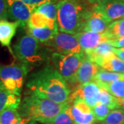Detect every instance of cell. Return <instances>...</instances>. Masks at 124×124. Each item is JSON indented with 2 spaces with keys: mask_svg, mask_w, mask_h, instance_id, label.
<instances>
[{
  "mask_svg": "<svg viewBox=\"0 0 124 124\" xmlns=\"http://www.w3.org/2000/svg\"><path fill=\"white\" fill-rule=\"evenodd\" d=\"M100 68L101 67L98 64L85 54L84 59L76 75L75 86L77 88L79 85L93 82Z\"/></svg>",
  "mask_w": 124,
  "mask_h": 124,
  "instance_id": "8fae6325",
  "label": "cell"
},
{
  "mask_svg": "<svg viewBox=\"0 0 124 124\" xmlns=\"http://www.w3.org/2000/svg\"><path fill=\"white\" fill-rule=\"evenodd\" d=\"M59 31L58 28H32L27 27V34L35 37L39 42L44 44L51 40Z\"/></svg>",
  "mask_w": 124,
  "mask_h": 124,
  "instance_id": "ffe728a7",
  "label": "cell"
},
{
  "mask_svg": "<svg viewBox=\"0 0 124 124\" xmlns=\"http://www.w3.org/2000/svg\"><path fill=\"white\" fill-rule=\"evenodd\" d=\"M26 88L28 92L26 94L48 99L60 104L68 101L71 94L68 84L53 65L32 72L28 79Z\"/></svg>",
  "mask_w": 124,
  "mask_h": 124,
  "instance_id": "6da1fadb",
  "label": "cell"
},
{
  "mask_svg": "<svg viewBox=\"0 0 124 124\" xmlns=\"http://www.w3.org/2000/svg\"><path fill=\"white\" fill-rule=\"evenodd\" d=\"M19 26H20L19 23L17 22H9L8 20L0 21V44L2 46L8 48L13 56H14L13 49L10 48L11 41Z\"/></svg>",
  "mask_w": 124,
  "mask_h": 124,
  "instance_id": "5bb4252c",
  "label": "cell"
},
{
  "mask_svg": "<svg viewBox=\"0 0 124 124\" xmlns=\"http://www.w3.org/2000/svg\"><path fill=\"white\" fill-rule=\"evenodd\" d=\"M30 121H31V119L28 118H22L20 121H19L18 122L14 124H27Z\"/></svg>",
  "mask_w": 124,
  "mask_h": 124,
  "instance_id": "e575fe53",
  "label": "cell"
},
{
  "mask_svg": "<svg viewBox=\"0 0 124 124\" xmlns=\"http://www.w3.org/2000/svg\"><path fill=\"white\" fill-rule=\"evenodd\" d=\"M31 69V66L26 63L13 62L1 68L0 82L6 90L21 96L23 85Z\"/></svg>",
  "mask_w": 124,
  "mask_h": 124,
  "instance_id": "5b68a950",
  "label": "cell"
},
{
  "mask_svg": "<svg viewBox=\"0 0 124 124\" xmlns=\"http://www.w3.org/2000/svg\"><path fill=\"white\" fill-rule=\"evenodd\" d=\"M8 17L17 22L22 27H26L35 8L25 4L22 0H7Z\"/></svg>",
  "mask_w": 124,
  "mask_h": 124,
  "instance_id": "ba28073f",
  "label": "cell"
},
{
  "mask_svg": "<svg viewBox=\"0 0 124 124\" xmlns=\"http://www.w3.org/2000/svg\"><path fill=\"white\" fill-rule=\"evenodd\" d=\"M98 65L108 71L124 73V61L118 57L115 53L103 59Z\"/></svg>",
  "mask_w": 124,
  "mask_h": 124,
  "instance_id": "ac0fdd59",
  "label": "cell"
},
{
  "mask_svg": "<svg viewBox=\"0 0 124 124\" xmlns=\"http://www.w3.org/2000/svg\"><path fill=\"white\" fill-rule=\"evenodd\" d=\"M122 79H124V73L110 72L100 68L97 75L95 76L93 82L96 83L99 87L103 88L115 81Z\"/></svg>",
  "mask_w": 124,
  "mask_h": 124,
  "instance_id": "d6986e66",
  "label": "cell"
},
{
  "mask_svg": "<svg viewBox=\"0 0 124 124\" xmlns=\"http://www.w3.org/2000/svg\"><path fill=\"white\" fill-rule=\"evenodd\" d=\"M110 23V22L104 15L94 8V6L86 19L84 31L104 33Z\"/></svg>",
  "mask_w": 124,
  "mask_h": 124,
  "instance_id": "7c38bea8",
  "label": "cell"
},
{
  "mask_svg": "<svg viewBox=\"0 0 124 124\" xmlns=\"http://www.w3.org/2000/svg\"><path fill=\"white\" fill-rule=\"evenodd\" d=\"M103 88L106 89L116 98L124 97V79L115 81L112 83L105 85Z\"/></svg>",
  "mask_w": 124,
  "mask_h": 124,
  "instance_id": "4316f807",
  "label": "cell"
},
{
  "mask_svg": "<svg viewBox=\"0 0 124 124\" xmlns=\"http://www.w3.org/2000/svg\"><path fill=\"white\" fill-rule=\"evenodd\" d=\"M21 102V96H18L6 90L0 82V114L8 108L18 110Z\"/></svg>",
  "mask_w": 124,
  "mask_h": 124,
  "instance_id": "9a60e30c",
  "label": "cell"
},
{
  "mask_svg": "<svg viewBox=\"0 0 124 124\" xmlns=\"http://www.w3.org/2000/svg\"><path fill=\"white\" fill-rule=\"evenodd\" d=\"M71 114L75 124H95L97 122L93 112L90 114L81 112L73 106L72 104L71 106Z\"/></svg>",
  "mask_w": 124,
  "mask_h": 124,
  "instance_id": "7402d4cb",
  "label": "cell"
},
{
  "mask_svg": "<svg viewBox=\"0 0 124 124\" xmlns=\"http://www.w3.org/2000/svg\"><path fill=\"white\" fill-rule=\"evenodd\" d=\"M56 1H61V0H54V1H55V2H56Z\"/></svg>",
  "mask_w": 124,
  "mask_h": 124,
  "instance_id": "74e56055",
  "label": "cell"
},
{
  "mask_svg": "<svg viewBox=\"0 0 124 124\" xmlns=\"http://www.w3.org/2000/svg\"><path fill=\"white\" fill-rule=\"evenodd\" d=\"M106 33L110 40L116 39L124 37V18L111 22Z\"/></svg>",
  "mask_w": 124,
  "mask_h": 124,
  "instance_id": "44dd1931",
  "label": "cell"
},
{
  "mask_svg": "<svg viewBox=\"0 0 124 124\" xmlns=\"http://www.w3.org/2000/svg\"><path fill=\"white\" fill-rule=\"evenodd\" d=\"M8 17L7 0H0V21L6 20Z\"/></svg>",
  "mask_w": 124,
  "mask_h": 124,
  "instance_id": "f546056e",
  "label": "cell"
},
{
  "mask_svg": "<svg viewBox=\"0 0 124 124\" xmlns=\"http://www.w3.org/2000/svg\"><path fill=\"white\" fill-rule=\"evenodd\" d=\"M72 103L69 102L68 104L63 108V110L59 112L50 124H75L72 119L71 114V106Z\"/></svg>",
  "mask_w": 124,
  "mask_h": 124,
  "instance_id": "d4e9b609",
  "label": "cell"
},
{
  "mask_svg": "<svg viewBox=\"0 0 124 124\" xmlns=\"http://www.w3.org/2000/svg\"><path fill=\"white\" fill-rule=\"evenodd\" d=\"M101 123V124H124V110L120 108L112 110L106 118Z\"/></svg>",
  "mask_w": 124,
  "mask_h": 124,
  "instance_id": "83f0119b",
  "label": "cell"
},
{
  "mask_svg": "<svg viewBox=\"0 0 124 124\" xmlns=\"http://www.w3.org/2000/svg\"><path fill=\"white\" fill-rule=\"evenodd\" d=\"M27 124H38V123L35 121H33V120H31Z\"/></svg>",
  "mask_w": 124,
  "mask_h": 124,
  "instance_id": "8d00e7d4",
  "label": "cell"
},
{
  "mask_svg": "<svg viewBox=\"0 0 124 124\" xmlns=\"http://www.w3.org/2000/svg\"><path fill=\"white\" fill-rule=\"evenodd\" d=\"M35 13H41L57 22V5L55 2H47L40 5L35 10Z\"/></svg>",
  "mask_w": 124,
  "mask_h": 124,
  "instance_id": "603a6c76",
  "label": "cell"
},
{
  "mask_svg": "<svg viewBox=\"0 0 124 124\" xmlns=\"http://www.w3.org/2000/svg\"><path fill=\"white\" fill-rule=\"evenodd\" d=\"M23 2H24L25 4L31 6L32 7L37 8L40 5L43 4L44 3L47 2H55L54 0H22Z\"/></svg>",
  "mask_w": 124,
  "mask_h": 124,
  "instance_id": "4dcf8cb0",
  "label": "cell"
},
{
  "mask_svg": "<svg viewBox=\"0 0 124 124\" xmlns=\"http://www.w3.org/2000/svg\"><path fill=\"white\" fill-rule=\"evenodd\" d=\"M85 54L60 53L52 52L49 59L56 70L61 74L68 84L75 85V77Z\"/></svg>",
  "mask_w": 124,
  "mask_h": 124,
  "instance_id": "8992f818",
  "label": "cell"
},
{
  "mask_svg": "<svg viewBox=\"0 0 124 124\" xmlns=\"http://www.w3.org/2000/svg\"><path fill=\"white\" fill-rule=\"evenodd\" d=\"M121 1H122L123 2H124V0H121Z\"/></svg>",
  "mask_w": 124,
  "mask_h": 124,
  "instance_id": "f35d334b",
  "label": "cell"
},
{
  "mask_svg": "<svg viewBox=\"0 0 124 124\" xmlns=\"http://www.w3.org/2000/svg\"></svg>",
  "mask_w": 124,
  "mask_h": 124,
  "instance_id": "ab89813d",
  "label": "cell"
},
{
  "mask_svg": "<svg viewBox=\"0 0 124 124\" xmlns=\"http://www.w3.org/2000/svg\"><path fill=\"white\" fill-rule=\"evenodd\" d=\"M28 28H58L57 22L47 17L44 15L34 12L31 15L28 22Z\"/></svg>",
  "mask_w": 124,
  "mask_h": 124,
  "instance_id": "e0dca14e",
  "label": "cell"
},
{
  "mask_svg": "<svg viewBox=\"0 0 124 124\" xmlns=\"http://www.w3.org/2000/svg\"><path fill=\"white\" fill-rule=\"evenodd\" d=\"M94 8L110 22L124 18V2L121 0H102Z\"/></svg>",
  "mask_w": 124,
  "mask_h": 124,
  "instance_id": "30bf717a",
  "label": "cell"
},
{
  "mask_svg": "<svg viewBox=\"0 0 124 124\" xmlns=\"http://www.w3.org/2000/svg\"><path fill=\"white\" fill-rule=\"evenodd\" d=\"M99 95L100 87L94 82H90L75 88V91L71 93L68 101L72 103L77 99H81L93 108L99 102Z\"/></svg>",
  "mask_w": 124,
  "mask_h": 124,
  "instance_id": "9c48e42d",
  "label": "cell"
},
{
  "mask_svg": "<svg viewBox=\"0 0 124 124\" xmlns=\"http://www.w3.org/2000/svg\"><path fill=\"white\" fill-rule=\"evenodd\" d=\"M57 5L59 31L72 35L83 32L86 19L94 6H90L85 0H61Z\"/></svg>",
  "mask_w": 124,
  "mask_h": 124,
  "instance_id": "7a4b0ae2",
  "label": "cell"
},
{
  "mask_svg": "<svg viewBox=\"0 0 124 124\" xmlns=\"http://www.w3.org/2000/svg\"><path fill=\"white\" fill-rule=\"evenodd\" d=\"M114 48H120L124 47V37L116 39H110L108 41Z\"/></svg>",
  "mask_w": 124,
  "mask_h": 124,
  "instance_id": "1f68e13d",
  "label": "cell"
},
{
  "mask_svg": "<svg viewBox=\"0 0 124 124\" xmlns=\"http://www.w3.org/2000/svg\"><path fill=\"white\" fill-rule=\"evenodd\" d=\"M114 53L115 54V55H116L118 57L124 61V48H115Z\"/></svg>",
  "mask_w": 124,
  "mask_h": 124,
  "instance_id": "d6a6232c",
  "label": "cell"
},
{
  "mask_svg": "<svg viewBox=\"0 0 124 124\" xmlns=\"http://www.w3.org/2000/svg\"><path fill=\"white\" fill-rule=\"evenodd\" d=\"M99 102L106 105L110 108V110H115L119 108L118 99L114 97L112 94L109 93L106 89L100 87V95Z\"/></svg>",
  "mask_w": 124,
  "mask_h": 124,
  "instance_id": "484cf974",
  "label": "cell"
},
{
  "mask_svg": "<svg viewBox=\"0 0 124 124\" xmlns=\"http://www.w3.org/2000/svg\"><path fill=\"white\" fill-rule=\"evenodd\" d=\"M68 103L60 104L48 99L26 94L18 110L22 118H28L42 124H50Z\"/></svg>",
  "mask_w": 124,
  "mask_h": 124,
  "instance_id": "3957f363",
  "label": "cell"
},
{
  "mask_svg": "<svg viewBox=\"0 0 124 124\" xmlns=\"http://www.w3.org/2000/svg\"><path fill=\"white\" fill-rule=\"evenodd\" d=\"M87 3H88L90 5L92 6H95V5L98 4L99 3H100L102 0H85Z\"/></svg>",
  "mask_w": 124,
  "mask_h": 124,
  "instance_id": "836d02e7",
  "label": "cell"
},
{
  "mask_svg": "<svg viewBox=\"0 0 124 124\" xmlns=\"http://www.w3.org/2000/svg\"><path fill=\"white\" fill-rule=\"evenodd\" d=\"M40 43L29 34L22 36L13 46V57L30 66L41 63L49 59V57Z\"/></svg>",
  "mask_w": 124,
  "mask_h": 124,
  "instance_id": "277c9868",
  "label": "cell"
},
{
  "mask_svg": "<svg viewBox=\"0 0 124 124\" xmlns=\"http://www.w3.org/2000/svg\"><path fill=\"white\" fill-rule=\"evenodd\" d=\"M118 103H119V108H121V109L124 110V97L118 99Z\"/></svg>",
  "mask_w": 124,
  "mask_h": 124,
  "instance_id": "d590c367",
  "label": "cell"
},
{
  "mask_svg": "<svg viewBox=\"0 0 124 124\" xmlns=\"http://www.w3.org/2000/svg\"><path fill=\"white\" fill-rule=\"evenodd\" d=\"M80 46L84 53H88L95 48L98 45L110 40L106 32L96 33L84 31L76 35Z\"/></svg>",
  "mask_w": 124,
  "mask_h": 124,
  "instance_id": "4fadbf2b",
  "label": "cell"
},
{
  "mask_svg": "<svg viewBox=\"0 0 124 124\" xmlns=\"http://www.w3.org/2000/svg\"><path fill=\"white\" fill-rule=\"evenodd\" d=\"M53 52L60 53L84 54L76 35L58 31L54 37L44 44Z\"/></svg>",
  "mask_w": 124,
  "mask_h": 124,
  "instance_id": "52a82bcc",
  "label": "cell"
},
{
  "mask_svg": "<svg viewBox=\"0 0 124 124\" xmlns=\"http://www.w3.org/2000/svg\"><path fill=\"white\" fill-rule=\"evenodd\" d=\"M22 119L19 110L15 108H8L0 114L1 124H14Z\"/></svg>",
  "mask_w": 124,
  "mask_h": 124,
  "instance_id": "cb8c5ba5",
  "label": "cell"
},
{
  "mask_svg": "<svg viewBox=\"0 0 124 124\" xmlns=\"http://www.w3.org/2000/svg\"><path fill=\"white\" fill-rule=\"evenodd\" d=\"M114 49L115 48L108 41H105L98 45L94 50L84 54L92 61L99 64L103 59L114 53Z\"/></svg>",
  "mask_w": 124,
  "mask_h": 124,
  "instance_id": "2e32d148",
  "label": "cell"
},
{
  "mask_svg": "<svg viewBox=\"0 0 124 124\" xmlns=\"http://www.w3.org/2000/svg\"><path fill=\"white\" fill-rule=\"evenodd\" d=\"M93 112L97 121L102 122L108 115V114L112 110L110 108L107 106L106 105L102 103L101 102H99L97 104H96L93 108Z\"/></svg>",
  "mask_w": 124,
  "mask_h": 124,
  "instance_id": "f1b7e54d",
  "label": "cell"
}]
</instances>
